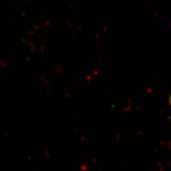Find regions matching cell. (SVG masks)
<instances>
[{
	"instance_id": "1",
	"label": "cell",
	"mask_w": 171,
	"mask_h": 171,
	"mask_svg": "<svg viewBox=\"0 0 171 171\" xmlns=\"http://www.w3.org/2000/svg\"><path fill=\"white\" fill-rule=\"evenodd\" d=\"M169 103H170V105H171V97H170V100H169Z\"/></svg>"
}]
</instances>
